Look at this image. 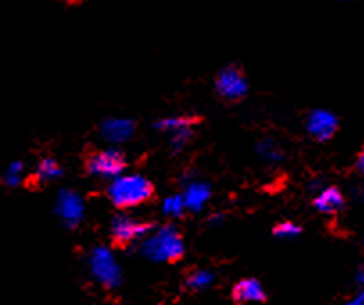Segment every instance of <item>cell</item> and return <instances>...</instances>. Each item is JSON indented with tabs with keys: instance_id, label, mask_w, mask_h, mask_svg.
I'll list each match as a JSON object with an SVG mask.
<instances>
[{
	"instance_id": "8fae6325",
	"label": "cell",
	"mask_w": 364,
	"mask_h": 305,
	"mask_svg": "<svg viewBox=\"0 0 364 305\" xmlns=\"http://www.w3.org/2000/svg\"><path fill=\"white\" fill-rule=\"evenodd\" d=\"M345 205V198H343L341 191L336 187L325 188L321 194L314 200V207L323 214H336Z\"/></svg>"
},
{
	"instance_id": "9a60e30c",
	"label": "cell",
	"mask_w": 364,
	"mask_h": 305,
	"mask_svg": "<svg viewBox=\"0 0 364 305\" xmlns=\"http://www.w3.org/2000/svg\"><path fill=\"white\" fill-rule=\"evenodd\" d=\"M214 282V273L205 272V269H198V272H192L191 275L187 277V287L191 289L199 291V289H207L210 284Z\"/></svg>"
},
{
	"instance_id": "e0dca14e",
	"label": "cell",
	"mask_w": 364,
	"mask_h": 305,
	"mask_svg": "<svg viewBox=\"0 0 364 305\" xmlns=\"http://www.w3.org/2000/svg\"><path fill=\"white\" fill-rule=\"evenodd\" d=\"M22 173H23V164L13 162L4 173V183L9 185V187H16V185L22 181Z\"/></svg>"
},
{
	"instance_id": "7c38bea8",
	"label": "cell",
	"mask_w": 364,
	"mask_h": 305,
	"mask_svg": "<svg viewBox=\"0 0 364 305\" xmlns=\"http://www.w3.org/2000/svg\"><path fill=\"white\" fill-rule=\"evenodd\" d=\"M208 198H210V187L207 183H192L187 188V193H185V208L194 212L201 210L203 205L208 201Z\"/></svg>"
},
{
	"instance_id": "5bb4252c",
	"label": "cell",
	"mask_w": 364,
	"mask_h": 305,
	"mask_svg": "<svg viewBox=\"0 0 364 305\" xmlns=\"http://www.w3.org/2000/svg\"><path fill=\"white\" fill-rule=\"evenodd\" d=\"M201 121L199 117H171V119H161V121L156 122V128L161 129V132H180V129L192 128L194 124Z\"/></svg>"
},
{
	"instance_id": "3957f363",
	"label": "cell",
	"mask_w": 364,
	"mask_h": 305,
	"mask_svg": "<svg viewBox=\"0 0 364 305\" xmlns=\"http://www.w3.org/2000/svg\"><path fill=\"white\" fill-rule=\"evenodd\" d=\"M90 272L99 284H102L108 289L119 287L122 282V272L117 264L115 257L112 255L108 248H95L90 255Z\"/></svg>"
},
{
	"instance_id": "4fadbf2b",
	"label": "cell",
	"mask_w": 364,
	"mask_h": 305,
	"mask_svg": "<svg viewBox=\"0 0 364 305\" xmlns=\"http://www.w3.org/2000/svg\"><path fill=\"white\" fill-rule=\"evenodd\" d=\"M63 174V169L60 167V164L53 159H43L42 162L38 164L36 173H34L33 181L34 183H47V181H53L56 178H60Z\"/></svg>"
},
{
	"instance_id": "5b68a950",
	"label": "cell",
	"mask_w": 364,
	"mask_h": 305,
	"mask_svg": "<svg viewBox=\"0 0 364 305\" xmlns=\"http://www.w3.org/2000/svg\"><path fill=\"white\" fill-rule=\"evenodd\" d=\"M154 228L151 221H136L129 215H117L112 223V241L119 248L132 246L136 239L149 234Z\"/></svg>"
},
{
	"instance_id": "52a82bcc",
	"label": "cell",
	"mask_w": 364,
	"mask_h": 305,
	"mask_svg": "<svg viewBox=\"0 0 364 305\" xmlns=\"http://www.w3.org/2000/svg\"><path fill=\"white\" fill-rule=\"evenodd\" d=\"M56 210L60 214V218L63 219L65 226H68V228H75L79 223L83 221V200L74 191H61L60 196H58Z\"/></svg>"
},
{
	"instance_id": "6da1fadb",
	"label": "cell",
	"mask_w": 364,
	"mask_h": 305,
	"mask_svg": "<svg viewBox=\"0 0 364 305\" xmlns=\"http://www.w3.org/2000/svg\"><path fill=\"white\" fill-rule=\"evenodd\" d=\"M108 196L119 208H132L146 203L154 196V187L147 178L140 174L115 178L108 188Z\"/></svg>"
},
{
	"instance_id": "2e32d148",
	"label": "cell",
	"mask_w": 364,
	"mask_h": 305,
	"mask_svg": "<svg viewBox=\"0 0 364 305\" xmlns=\"http://www.w3.org/2000/svg\"><path fill=\"white\" fill-rule=\"evenodd\" d=\"M185 210L183 196H171L164 201V212L167 215H173V218H180Z\"/></svg>"
},
{
	"instance_id": "30bf717a",
	"label": "cell",
	"mask_w": 364,
	"mask_h": 305,
	"mask_svg": "<svg viewBox=\"0 0 364 305\" xmlns=\"http://www.w3.org/2000/svg\"><path fill=\"white\" fill-rule=\"evenodd\" d=\"M135 132V124L128 119H109L101 126V133L109 142H124Z\"/></svg>"
},
{
	"instance_id": "7a4b0ae2",
	"label": "cell",
	"mask_w": 364,
	"mask_h": 305,
	"mask_svg": "<svg viewBox=\"0 0 364 305\" xmlns=\"http://www.w3.org/2000/svg\"><path fill=\"white\" fill-rule=\"evenodd\" d=\"M142 253L151 260L176 262L185 253L183 237L174 226H161L156 234L144 241Z\"/></svg>"
},
{
	"instance_id": "ba28073f",
	"label": "cell",
	"mask_w": 364,
	"mask_h": 305,
	"mask_svg": "<svg viewBox=\"0 0 364 305\" xmlns=\"http://www.w3.org/2000/svg\"><path fill=\"white\" fill-rule=\"evenodd\" d=\"M307 129L316 140L325 142V140L332 139L334 133L338 132V119H336L334 113L327 112V109H316L309 115Z\"/></svg>"
},
{
	"instance_id": "ffe728a7",
	"label": "cell",
	"mask_w": 364,
	"mask_h": 305,
	"mask_svg": "<svg viewBox=\"0 0 364 305\" xmlns=\"http://www.w3.org/2000/svg\"><path fill=\"white\" fill-rule=\"evenodd\" d=\"M346 305H364V291L357 294V296H353L350 301H346Z\"/></svg>"
},
{
	"instance_id": "ac0fdd59",
	"label": "cell",
	"mask_w": 364,
	"mask_h": 305,
	"mask_svg": "<svg viewBox=\"0 0 364 305\" xmlns=\"http://www.w3.org/2000/svg\"><path fill=\"white\" fill-rule=\"evenodd\" d=\"M300 232L301 228L294 225V223H280V225L274 226L273 234L277 235V237H294V235H298Z\"/></svg>"
},
{
	"instance_id": "277c9868",
	"label": "cell",
	"mask_w": 364,
	"mask_h": 305,
	"mask_svg": "<svg viewBox=\"0 0 364 305\" xmlns=\"http://www.w3.org/2000/svg\"><path fill=\"white\" fill-rule=\"evenodd\" d=\"M87 171L102 178L119 176L126 169V159L119 149L92 151L87 156Z\"/></svg>"
},
{
	"instance_id": "d6986e66",
	"label": "cell",
	"mask_w": 364,
	"mask_h": 305,
	"mask_svg": "<svg viewBox=\"0 0 364 305\" xmlns=\"http://www.w3.org/2000/svg\"><path fill=\"white\" fill-rule=\"evenodd\" d=\"M259 153L267 160H280L282 151L278 149V146L274 142H262L259 146Z\"/></svg>"
},
{
	"instance_id": "44dd1931",
	"label": "cell",
	"mask_w": 364,
	"mask_h": 305,
	"mask_svg": "<svg viewBox=\"0 0 364 305\" xmlns=\"http://www.w3.org/2000/svg\"><path fill=\"white\" fill-rule=\"evenodd\" d=\"M357 167H359L360 173L364 174V149H363V153L359 155V160H357Z\"/></svg>"
},
{
	"instance_id": "8992f818",
	"label": "cell",
	"mask_w": 364,
	"mask_h": 305,
	"mask_svg": "<svg viewBox=\"0 0 364 305\" xmlns=\"http://www.w3.org/2000/svg\"><path fill=\"white\" fill-rule=\"evenodd\" d=\"M215 90L226 101H239L248 92V81L239 67H225L215 77Z\"/></svg>"
},
{
	"instance_id": "9c48e42d",
	"label": "cell",
	"mask_w": 364,
	"mask_h": 305,
	"mask_svg": "<svg viewBox=\"0 0 364 305\" xmlns=\"http://www.w3.org/2000/svg\"><path fill=\"white\" fill-rule=\"evenodd\" d=\"M233 300L237 304H248V301H264L266 293H264L262 284L257 279H242L233 287Z\"/></svg>"
}]
</instances>
